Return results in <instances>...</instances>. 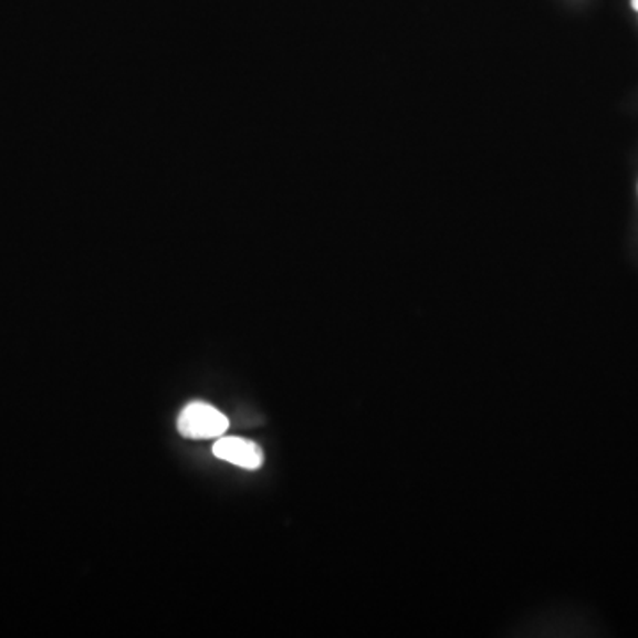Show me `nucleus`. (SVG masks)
<instances>
[{"mask_svg": "<svg viewBox=\"0 0 638 638\" xmlns=\"http://www.w3.org/2000/svg\"><path fill=\"white\" fill-rule=\"evenodd\" d=\"M229 428V420L217 408L206 402H190L181 410L178 431L181 437L192 440L222 437Z\"/></svg>", "mask_w": 638, "mask_h": 638, "instance_id": "nucleus-1", "label": "nucleus"}, {"mask_svg": "<svg viewBox=\"0 0 638 638\" xmlns=\"http://www.w3.org/2000/svg\"><path fill=\"white\" fill-rule=\"evenodd\" d=\"M213 454L219 460L238 464L241 469L258 470L263 464L264 456L258 443L250 442L245 438L223 437L215 443Z\"/></svg>", "mask_w": 638, "mask_h": 638, "instance_id": "nucleus-2", "label": "nucleus"}, {"mask_svg": "<svg viewBox=\"0 0 638 638\" xmlns=\"http://www.w3.org/2000/svg\"><path fill=\"white\" fill-rule=\"evenodd\" d=\"M631 6H634V10L638 13V0H631Z\"/></svg>", "mask_w": 638, "mask_h": 638, "instance_id": "nucleus-3", "label": "nucleus"}]
</instances>
